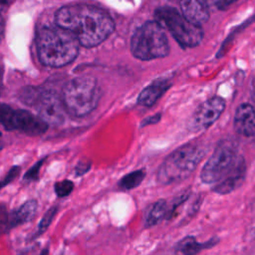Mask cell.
I'll return each mask as SVG.
<instances>
[{
  "label": "cell",
  "instance_id": "3957f363",
  "mask_svg": "<svg viewBox=\"0 0 255 255\" xmlns=\"http://www.w3.org/2000/svg\"><path fill=\"white\" fill-rule=\"evenodd\" d=\"M203 156V147L196 143H187L176 148L158 167L157 182L167 185L187 178L196 169Z\"/></svg>",
  "mask_w": 255,
  "mask_h": 255
},
{
  "label": "cell",
  "instance_id": "1f68e13d",
  "mask_svg": "<svg viewBox=\"0 0 255 255\" xmlns=\"http://www.w3.org/2000/svg\"><path fill=\"white\" fill-rule=\"evenodd\" d=\"M0 135H1V133H0Z\"/></svg>",
  "mask_w": 255,
  "mask_h": 255
},
{
  "label": "cell",
  "instance_id": "d4e9b609",
  "mask_svg": "<svg viewBox=\"0 0 255 255\" xmlns=\"http://www.w3.org/2000/svg\"><path fill=\"white\" fill-rule=\"evenodd\" d=\"M90 167H91L90 161H80L75 168L76 176H82L90 169Z\"/></svg>",
  "mask_w": 255,
  "mask_h": 255
},
{
  "label": "cell",
  "instance_id": "6da1fadb",
  "mask_svg": "<svg viewBox=\"0 0 255 255\" xmlns=\"http://www.w3.org/2000/svg\"><path fill=\"white\" fill-rule=\"evenodd\" d=\"M57 26L72 33L79 44L91 48L101 44L114 31L112 17L103 9L89 4H70L56 13Z\"/></svg>",
  "mask_w": 255,
  "mask_h": 255
},
{
  "label": "cell",
  "instance_id": "ffe728a7",
  "mask_svg": "<svg viewBox=\"0 0 255 255\" xmlns=\"http://www.w3.org/2000/svg\"><path fill=\"white\" fill-rule=\"evenodd\" d=\"M189 196H190V190H189V189L183 190V192H181L180 194H178V195L173 199V201H172L170 207H168L166 219H170V218L174 215L176 209H177L180 205H182V204L189 198Z\"/></svg>",
  "mask_w": 255,
  "mask_h": 255
},
{
  "label": "cell",
  "instance_id": "8fae6325",
  "mask_svg": "<svg viewBox=\"0 0 255 255\" xmlns=\"http://www.w3.org/2000/svg\"><path fill=\"white\" fill-rule=\"evenodd\" d=\"M246 176V163L242 156H238L229 171L212 187V191L225 195L240 187Z\"/></svg>",
  "mask_w": 255,
  "mask_h": 255
},
{
  "label": "cell",
  "instance_id": "d6986e66",
  "mask_svg": "<svg viewBox=\"0 0 255 255\" xmlns=\"http://www.w3.org/2000/svg\"><path fill=\"white\" fill-rule=\"evenodd\" d=\"M58 212V207L57 206H52L50 209H48L45 214L43 215L42 219L40 220L38 227L34 233V235L32 236V239H35L39 236H41L43 233L46 232V230L48 229V227L51 225L52 221L54 220L56 214Z\"/></svg>",
  "mask_w": 255,
  "mask_h": 255
},
{
  "label": "cell",
  "instance_id": "603a6c76",
  "mask_svg": "<svg viewBox=\"0 0 255 255\" xmlns=\"http://www.w3.org/2000/svg\"><path fill=\"white\" fill-rule=\"evenodd\" d=\"M44 162V159H41L39 160L37 163H35L24 175V179L27 180V181H33V180H36L39 176V171H40V168L42 166Z\"/></svg>",
  "mask_w": 255,
  "mask_h": 255
},
{
  "label": "cell",
  "instance_id": "484cf974",
  "mask_svg": "<svg viewBox=\"0 0 255 255\" xmlns=\"http://www.w3.org/2000/svg\"><path fill=\"white\" fill-rule=\"evenodd\" d=\"M237 0H214V4L216 7L220 10H225L227 9L231 4L236 2Z\"/></svg>",
  "mask_w": 255,
  "mask_h": 255
},
{
  "label": "cell",
  "instance_id": "83f0119b",
  "mask_svg": "<svg viewBox=\"0 0 255 255\" xmlns=\"http://www.w3.org/2000/svg\"><path fill=\"white\" fill-rule=\"evenodd\" d=\"M12 0H0V11H3L8 8V6L11 4Z\"/></svg>",
  "mask_w": 255,
  "mask_h": 255
},
{
  "label": "cell",
  "instance_id": "8992f818",
  "mask_svg": "<svg viewBox=\"0 0 255 255\" xmlns=\"http://www.w3.org/2000/svg\"><path fill=\"white\" fill-rule=\"evenodd\" d=\"M154 17L160 26H164L173 38L183 47H195L203 38L200 26L186 20L176 9L170 6L159 7L155 10Z\"/></svg>",
  "mask_w": 255,
  "mask_h": 255
},
{
  "label": "cell",
  "instance_id": "4fadbf2b",
  "mask_svg": "<svg viewBox=\"0 0 255 255\" xmlns=\"http://www.w3.org/2000/svg\"><path fill=\"white\" fill-rule=\"evenodd\" d=\"M235 130L245 136H253L255 131V116L253 107L242 104L238 107L234 118Z\"/></svg>",
  "mask_w": 255,
  "mask_h": 255
},
{
  "label": "cell",
  "instance_id": "f1b7e54d",
  "mask_svg": "<svg viewBox=\"0 0 255 255\" xmlns=\"http://www.w3.org/2000/svg\"><path fill=\"white\" fill-rule=\"evenodd\" d=\"M3 36H4V20L0 15V43L3 39Z\"/></svg>",
  "mask_w": 255,
  "mask_h": 255
},
{
  "label": "cell",
  "instance_id": "2e32d148",
  "mask_svg": "<svg viewBox=\"0 0 255 255\" xmlns=\"http://www.w3.org/2000/svg\"><path fill=\"white\" fill-rule=\"evenodd\" d=\"M168 81H157L144 88L138 96L137 103L141 106L150 107L156 103V101L163 95V93L169 88Z\"/></svg>",
  "mask_w": 255,
  "mask_h": 255
},
{
  "label": "cell",
  "instance_id": "44dd1931",
  "mask_svg": "<svg viewBox=\"0 0 255 255\" xmlns=\"http://www.w3.org/2000/svg\"><path fill=\"white\" fill-rule=\"evenodd\" d=\"M73 189H74V183L69 179L58 181L54 185V190L58 197H66L70 195Z\"/></svg>",
  "mask_w": 255,
  "mask_h": 255
},
{
  "label": "cell",
  "instance_id": "52a82bcc",
  "mask_svg": "<svg viewBox=\"0 0 255 255\" xmlns=\"http://www.w3.org/2000/svg\"><path fill=\"white\" fill-rule=\"evenodd\" d=\"M237 157L236 142L231 139L221 140L201 169V181L205 184H215L229 171Z\"/></svg>",
  "mask_w": 255,
  "mask_h": 255
},
{
  "label": "cell",
  "instance_id": "5bb4252c",
  "mask_svg": "<svg viewBox=\"0 0 255 255\" xmlns=\"http://www.w3.org/2000/svg\"><path fill=\"white\" fill-rule=\"evenodd\" d=\"M38 209V202L35 199H30L24 202L17 209L13 210L9 215L8 220V228H15L19 225L25 224L31 221Z\"/></svg>",
  "mask_w": 255,
  "mask_h": 255
},
{
  "label": "cell",
  "instance_id": "7c38bea8",
  "mask_svg": "<svg viewBox=\"0 0 255 255\" xmlns=\"http://www.w3.org/2000/svg\"><path fill=\"white\" fill-rule=\"evenodd\" d=\"M182 16L194 25L200 26L209 18L206 0H180Z\"/></svg>",
  "mask_w": 255,
  "mask_h": 255
},
{
  "label": "cell",
  "instance_id": "e0dca14e",
  "mask_svg": "<svg viewBox=\"0 0 255 255\" xmlns=\"http://www.w3.org/2000/svg\"><path fill=\"white\" fill-rule=\"evenodd\" d=\"M168 210V205L166 200L159 199L155 201L153 204H151L149 210L146 213L145 220H144V227L150 228L157 223H159L161 220L166 219Z\"/></svg>",
  "mask_w": 255,
  "mask_h": 255
},
{
  "label": "cell",
  "instance_id": "9a60e30c",
  "mask_svg": "<svg viewBox=\"0 0 255 255\" xmlns=\"http://www.w3.org/2000/svg\"><path fill=\"white\" fill-rule=\"evenodd\" d=\"M219 242L217 237H213L205 242H198L193 236H186L182 238L175 245V250L183 255H196L205 249L214 247Z\"/></svg>",
  "mask_w": 255,
  "mask_h": 255
},
{
  "label": "cell",
  "instance_id": "4316f807",
  "mask_svg": "<svg viewBox=\"0 0 255 255\" xmlns=\"http://www.w3.org/2000/svg\"><path fill=\"white\" fill-rule=\"evenodd\" d=\"M160 119V115H154V116H151L147 119H145L144 121H142V126H146V125H150V124H155L159 121Z\"/></svg>",
  "mask_w": 255,
  "mask_h": 255
},
{
  "label": "cell",
  "instance_id": "7a4b0ae2",
  "mask_svg": "<svg viewBox=\"0 0 255 255\" xmlns=\"http://www.w3.org/2000/svg\"><path fill=\"white\" fill-rule=\"evenodd\" d=\"M40 61L48 67L59 68L73 62L79 52V42L69 31L59 26H46L37 34Z\"/></svg>",
  "mask_w": 255,
  "mask_h": 255
},
{
  "label": "cell",
  "instance_id": "9c48e42d",
  "mask_svg": "<svg viewBox=\"0 0 255 255\" xmlns=\"http://www.w3.org/2000/svg\"><path fill=\"white\" fill-rule=\"evenodd\" d=\"M32 106L36 108L39 118L47 125H59L65 119L63 101L54 92L39 89Z\"/></svg>",
  "mask_w": 255,
  "mask_h": 255
},
{
  "label": "cell",
  "instance_id": "ba28073f",
  "mask_svg": "<svg viewBox=\"0 0 255 255\" xmlns=\"http://www.w3.org/2000/svg\"><path fill=\"white\" fill-rule=\"evenodd\" d=\"M0 124L8 130H20L29 135L42 134L48 128L39 117L25 110H13L5 104H0Z\"/></svg>",
  "mask_w": 255,
  "mask_h": 255
},
{
  "label": "cell",
  "instance_id": "4dcf8cb0",
  "mask_svg": "<svg viewBox=\"0 0 255 255\" xmlns=\"http://www.w3.org/2000/svg\"><path fill=\"white\" fill-rule=\"evenodd\" d=\"M48 252H49V249L48 248H45L42 250V252L39 254V255H48Z\"/></svg>",
  "mask_w": 255,
  "mask_h": 255
},
{
  "label": "cell",
  "instance_id": "ac0fdd59",
  "mask_svg": "<svg viewBox=\"0 0 255 255\" xmlns=\"http://www.w3.org/2000/svg\"><path fill=\"white\" fill-rule=\"evenodd\" d=\"M144 177L145 170L142 168L131 171L122 177V179L119 181V187L122 190H131L137 187L144 179Z\"/></svg>",
  "mask_w": 255,
  "mask_h": 255
},
{
  "label": "cell",
  "instance_id": "277c9868",
  "mask_svg": "<svg viewBox=\"0 0 255 255\" xmlns=\"http://www.w3.org/2000/svg\"><path fill=\"white\" fill-rule=\"evenodd\" d=\"M101 98V89L97 80L91 76H80L69 81L63 89L65 110L73 116L90 114Z\"/></svg>",
  "mask_w": 255,
  "mask_h": 255
},
{
  "label": "cell",
  "instance_id": "5b68a950",
  "mask_svg": "<svg viewBox=\"0 0 255 255\" xmlns=\"http://www.w3.org/2000/svg\"><path fill=\"white\" fill-rule=\"evenodd\" d=\"M130 50L140 60H152L165 57L169 46L166 35L156 21H147L138 27L130 41Z\"/></svg>",
  "mask_w": 255,
  "mask_h": 255
},
{
  "label": "cell",
  "instance_id": "7402d4cb",
  "mask_svg": "<svg viewBox=\"0 0 255 255\" xmlns=\"http://www.w3.org/2000/svg\"><path fill=\"white\" fill-rule=\"evenodd\" d=\"M21 168L19 166H13L7 173L6 175L3 177L2 180H0V189L5 187L6 185H8L9 183H11L20 173Z\"/></svg>",
  "mask_w": 255,
  "mask_h": 255
},
{
  "label": "cell",
  "instance_id": "cb8c5ba5",
  "mask_svg": "<svg viewBox=\"0 0 255 255\" xmlns=\"http://www.w3.org/2000/svg\"><path fill=\"white\" fill-rule=\"evenodd\" d=\"M8 220H9V214L7 213L6 207L3 204H0V233L9 229Z\"/></svg>",
  "mask_w": 255,
  "mask_h": 255
},
{
  "label": "cell",
  "instance_id": "f546056e",
  "mask_svg": "<svg viewBox=\"0 0 255 255\" xmlns=\"http://www.w3.org/2000/svg\"><path fill=\"white\" fill-rule=\"evenodd\" d=\"M3 66L1 65L0 63V95L2 93V90H3Z\"/></svg>",
  "mask_w": 255,
  "mask_h": 255
},
{
  "label": "cell",
  "instance_id": "30bf717a",
  "mask_svg": "<svg viewBox=\"0 0 255 255\" xmlns=\"http://www.w3.org/2000/svg\"><path fill=\"white\" fill-rule=\"evenodd\" d=\"M225 102L220 97H213L202 103L193 115L192 124L195 129H203L211 126L222 114Z\"/></svg>",
  "mask_w": 255,
  "mask_h": 255
}]
</instances>
